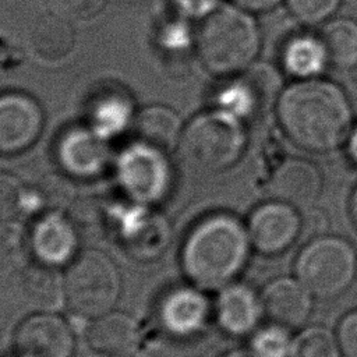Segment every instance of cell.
Returning <instances> with one entry per match:
<instances>
[{
    "instance_id": "obj_1",
    "label": "cell",
    "mask_w": 357,
    "mask_h": 357,
    "mask_svg": "<svg viewBox=\"0 0 357 357\" xmlns=\"http://www.w3.org/2000/svg\"><path fill=\"white\" fill-rule=\"evenodd\" d=\"M276 116L293 144L318 153L339 148L353 128L346 93L319 78L297 79L284 88L276 102Z\"/></svg>"
},
{
    "instance_id": "obj_2",
    "label": "cell",
    "mask_w": 357,
    "mask_h": 357,
    "mask_svg": "<svg viewBox=\"0 0 357 357\" xmlns=\"http://www.w3.org/2000/svg\"><path fill=\"white\" fill-rule=\"evenodd\" d=\"M250 244L248 230L237 218L227 213L206 216L184 241V273L199 289H223L244 268Z\"/></svg>"
},
{
    "instance_id": "obj_3",
    "label": "cell",
    "mask_w": 357,
    "mask_h": 357,
    "mask_svg": "<svg viewBox=\"0 0 357 357\" xmlns=\"http://www.w3.org/2000/svg\"><path fill=\"white\" fill-rule=\"evenodd\" d=\"M195 45L205 68L225 77L251 67L259 52L261 36L248 11L225 4L205 15Z\"/></svg>"
},
{
    "instance_id": "obj_4",
    "label": "cell",
    "mask_w": 357,
    "mask_h": 357,
    "mask_svg": "<svg viewBox=\"0 0 357 357\" xmlns=\"http://www.w3.org/2000/svg\"><path fill=\"white\" fill-rule=\"evenodd\" d=\"M245 145L243 120L216 107L195 116L183 128L177 152L187 169L213 174L231 167Z\"/></svg>"
},
{
    "instance_id": "obj_5",
    "label": "cell",
    "mask_w": 357,
    "mask_h": 357,
    "mask_svg": "<svg viewBox=\"0 0 357 357\" xmlns=\"http://www.w3.org/2000/svg\"><path fill=\"white\" fill-rule=\"evenodd\" d=\"M66 305L78 317L95 319L117 303L121 282L114 262L99 250L77 255L64 276Z\"/></svg>"
},
{
    "instance_id": "obj_6",
    "label": "cell",
    "mask_w": 357,
    "mask_h": 357,
    "mask_svg": "<svg viewBox=\"0 0 357 357\" xmlns=\"http://www.w3.org/2000/svg\"><path fill=\"white\" fill-rule=\"evenodd\" d=\"M357 259L353 247L337 237H318L297 257L296 275L307 290L319 298L342 294L354 280Z\"/></svg>"
},
{
    "instance_id": "obj_7",
    "label": "cell",
    "mask_w": 357,
    "mask_h": 357,
    "mask_svg": "<svg viewBox=\"0 0 357 357\" xmlns=\"http://www.w3.org/2000/svg\"><path fill=\"white\" fill-rule=\"evenodd\" d=\"M114 172L123 191L145 205L162 201L172 185L169 153L135 139L116 158Z\"/></svg>"
},
{
    "instance_id": "obj_8",
    "label": "cell",
    "mask_w": 357,
    "mask_h": 357,
    "mask_svg": "<svg viewBox=\"0 0 357 357\" xmlns=\"http://www.w3.org/2000/svg\"><path fill=\"white\" fill-rule=\"evenodd\" d=\"M54 156L64 174L79 180L99 177L112 160L107 139L88 126L66 128L56 141Z\"/></svg>"
},
{
    "instance_id": "obj_9",
    "label": "cell",
    "mask_w": 357,
    "mask_h": 357,
    "mask_svg": "<svg viewBox=\"0 0 357 357\" xmlns=\"http://www.w3.org/2000/svg\"><path fill=\"white\" fill-rule=\"evenodd\" d=\"M45 123L40 105L25 92L0 93V155H15L39 138Z\"/></svg>"
},
{
    "instance_id": "obj_10",
    "label": "cell",
    "mask_w": 357,
    "mask_h": 357,
    "mask_svg": "<svg viewBox=\"0 0 357 357\" xmlns=\"http://www.w3.org/2000/svg\"><path fill=\"white\" fill-rule=\"evenodd\" d=\"M13 347L17 357H71L74 336L54 312H35L15 329Z\"/></svg>"
},
{
    "instance_id": "obj_11",
    "label": "cell",
    "mask_w": 357,
    "mask_h": 357,
    "mask_svg": "<svg viewBox=\"0 0 357 357\" xmlns=\"http://www.w3.org/2000/svg\"><path fill=\"white\" fill-rule=\"evenodd\" d=\"M301 226L300 213L294 206L272 199L251 213L247 230L257 251L264 255H276L297 240Z\"/></svg>"
},
{
    "instance_id": "obj_12",
    "label": "cell",
    "mask_w": 357,
    "mask_h": 357,
    "mask_svg": "<svg viewBox=\"0 0 357 357\" xmlns=\"http://www.w3.org/2000/svg\"><path fill=\"white\" fill-rule=\"evenodd\" d=\"M279 79L272 67L251 66L248 71L222 88L216 96L218 109L226 110L238 119H247L266 109L279 99Z\"/></svg>"
},
{
    "instance_id": "obj_13",
    "label": "cell",
    "mask_w": 357,
    "mask_h": 357,
    "mask_svg": "<svg viewBox=\"0 0 357 357\" xmlns=\"http://www.w3.org/2000/svg\"><path fill=\"white\" fill-rule=\"evenodd\" d=\"M268 191L272 199L296 209L311 208L322 191V176L315 165L291 158L282 162L269 177Z\"/></svg>"
},
{
    "instance_id": "obj_14",
    "label": "cell",
    "mask_w": 357,
    "mask_h": 357,
    "mask_svg": "<svg viewBox=\"0 0 357 357\" xmlns=\"http://www.w3.org/2000/svg\"><path fill=\"white\" fill-rule=\"evenodd\" d=\"M312 297L298 279L279 278L266 284L259 298L262 312L271 324L293 329L308 319L312 310Z\"/></svg>"
},
{
    "instance_id": "obj_15",
    "label": "cell",
    "mask_w": 357,
    "mask_h": 357,
    "mask_svg": "<svg viewBox=\"0 0 357 357\" xmlns=\"http://www.w3.org/2000/svg\"><path fill=\"white\" fill-rule=\"evenodd\" d=\"M78 231L67 216L59 211H49L33 226L29 236V247L36 261L59 266L73 261Z\"/></svg>"
},
{
    "instance_id": "obj_16",
    "label": "cell",
    "mask_w": 357,
    "mask_h": 357,
    "mask_svg": "<svg viewBox=\"0 0 357 357\" xmlns=\"http://www.w3.org/2000/svg\"><path fill=\"white\" fill-rule=\"evenodd\" d=\"M86 342L103 357H131L139 344V329L130 315L110 311L92 321Z\"/></svg>"
},
{
    "instance_id": "obj_17",
    "label": "cell",
    "mask_w": 357,
    "mask_h": 357,
    "mask_svg": "<svg viewBox=\"0 0 357 357\" xmlns=\"http://www.w3.org/2000/svg\"><path fill=\"white\" fill-rule=\"evenodd\" d=\"M215 314L226 333L243 336L254 331L258 324L262 314L261 298L248 286L230 283L218 296Z\"/></svg>"
},
{
    "instance_id": "obj_18",
    "label": "cell",
    "mask_w": 357,
    "mask_h": 357,
    "mask_svg": "<svg viewBox=\"0 0 357 357\" xmlns=\"http://www.w3.org/2000/svg\"><path fill=\"white\" fill-rule=\"evenodd\" d=\"M20 290L22 300L36 312H54L66 304L64 278L53 265L26 264L21 271Z\"/></svg>"
},
{
    "instance_id": "obj_19",
    "label": "cell",
    "mask_w": 357,
    "mask_h": 357,
    "mask_svg": "<svg viewBox=\"0 0 357 357\" xmlns=\"http://www.w3.org/2000/svg\"><path fill=\"white\" fill-rule=\"evenodd\" d=\"M209 315L206 298L195 289L180 287L169 291L160 303L159 318L165 329L177 336L198 332Z\"/></svg>"
},
{
    "instance_id": "obj_20",
    "label": "cell",
    "mask_w": 357,
    "mask_h": 357,
    "mask_svg": "<svg viewBox=\"0 0 357 357\" xmlns=\"http://www.w3.org/2000/svg\"><path fill=\"white\" fill-rule=\"evenodd\" d=\"M86 126L107 139L124 131L134 121L132 100L121 88L107 86L92 96L86 107Z\"/></svg>"
},
{
    "instance_id": "obj_21",
    "label": "cell",
    "mask_w": 357,
    "mask_h": 357,
    "mask_svg": "<svg viewBox=\"0 0 357 357\" xmlns=\"http://www.w3.org/2000/svg\"><path fill=\"white\" fill-rule=\"evenodd\" d=\"M135 141L166 153L177 151L183 132L180 116L170 107L152 105L138 112L132 121Z\"/></svg>"
},
{
    "instance_id": "obj_22",
    "label": "cell",
    "mask_w": 357,
    "mask_h": 357,
    "mask_svg": "<svg viewBox=\"0 0 357 357\" xmlns=\"http://www.w3.org/2000/svg\"><path fill=\"white\" fill-rule=\"evenodd\" d=\"M29 43L36 56L46 61L66 59L75 46V32L70 21L52 13L40 15L29 32Z\"/></svg>"
},
{
    "instance_id": "obj_23",
    "label": "cell",
    "mask_w": 357,
    "mask_h": 357,
    "mask_svg": "<svg viewBox=\"0 0 357 357\" xmlns=\"http://www.w3.org/2000/svg\"><path fill=\"white\" fill-rule=\"evenodd\" d=\"M283 70L297 79L317 78L328 64L319 36L297 35L290 38L280 53Z\"/></svg>"
},
{
    "instance_id": "obj_24",
    "label": "cell",
    "mask_w": 357,
    "mask_h": 357,
    "mask_svg": "<svg viewBox=\"0 0 357 357\" xmlns=\"http://www.w3.org/2000/svg\"><path fill=\"white\" fill-rule=\"evenodd\" d=\"M328 64L349 70L357 66V22L349 18L326 21L318 33Z\"/></svg>"
},
{
    "instance_id": "obj_25",
    "label": "cell",
    "mask_w": 357,
    "mask_h": 357,
    "mask_svg": "<svg viewBox=\"0 0 357 357\" xmlns=\"http://www.w3.org/2000/svg\"><path fill=\"white\" fill-rule=\"evenodd\" d=\"M169 229L163 219L152 215L139 218V227H128L126 233V245L132 255L138 258L156 257L166 245Z\"/></svg>"
},
{
    "instance_id": "obj_26",
    "label": "cell",
    "mask_w": 357,
    "mask_h": 357,
    "mask_svg": "<svg viewBox=\"0 0 357 357\" xmlns=\"http://www.w3.org/2000/svg\"><path fill=\"white\" fill-rule=\"evenodd\" d=\"M29 236L13 220H0V275L21 272L26 265Z\"/></svg>"
},
{
    "instance_id": "obj_27",
    "label": "cell",
    "mask_w": 357,
    "mask_h": 357,
    "mask_svg": "<svg viewBox=\"0 0 357 357\" xmlns=\"http://www.w3.org/2000/svg\"><path fill=\"white\" fill-rule=\"evenodd\" d=\"M339 351L337 337L329 329L311 326L293 339L290 357H337Z\"/></svg>"
},
{
    "instance_id": "obj_28",
    "label": "cell",
    "mask_w": 357,
    "mask_h": 357,
    "mask_svg": "<svg viewBox=\"0 0 357 357\" xmlns=\"http://www.w3.org/2000/svg\"><path fill=\"white\" fill-rule=\"evenodd\" d=\"M33 192L10 172H0V220H13L28 208Z\"/></svg>"
},
{
    "instance_id": "obj_29",
    "label": "cell",
    "mask_w": 357,
    "mask_h": 357,
    "mask_svg": "<svg viewBox=\"0 0 357 357\" xmlns=\"http://www.w3.org/2000/svg\"><path fill=\"white\" fill-rule=\"evenodd\" d=\"M290 329L271 324L258 329L250 344V353L254 357H290L293 339Z\"/></svg>"
},
{
    "instance_id": "obj_30",
    "label": "cell",
    "mask_w": 357,
    "mask_h": 357,
    "mask_svg": "<svg viewBox=\"0 0 357 357\" xmlns=\"http://www.w3.org/2000/svg\"><path fill=\"white\" fill-rule=\"evenodd\" d=\"M71 177L50 173L42 178L36 185L35 192L39 204L49 211H59L64 206H70L75 201V190L70 180Z\"/></svg>"
},
{
    "instance_id": "obj_31",
    "label": "cell",
    "mask_w": 357,
    "mask_h": 357,
    "mask_svg": "<svg viewBox=\"0 0 357 357\" xmlns=\"http://www.w3.org/2000/svg\"><path fill=\"white\" fill-rule=\"evenodd\" d=\"M342 0H286L290 14L303 24L326 22L337 10Z\"/></svg>"
},
{
    "instance_id": "obj_32",
    "label": "cell",
    "mask_w": 357,
    "mask_h": 357,
    "mask_svg": "<svg viewBox=\"0 0 357 357\" xmlns=\"http://www.w3.org/2000/svg\"><path fill=\"white\" fill-rule=\"evenodd\" d=\"M107 0H46L49 11L70 22L85 21L96 17Z\"/></svg>"
},
{
    "instance_id": "obj_33",
    "label": "cell",
    "mask_w": 357,
    "mask_h": 357,
    "mask_svg": "<svg viewBox=\"0 0 357 357\" xmlns=\"http://www.w3.org/2000/svg\"><path fill=\"white\" fill-rule=\"evenodd\" d=\"M336 337L344 357H357V310L340 321Z\"/></svg>"
},
{
    "instance_id": "obj_34",
    "label": "cell",
    "mask_w": 357,
    "mask_h": 357,
    "mask_svg": "<svg viewBox=\"0 0 357 357\" xmlns=\"http://www.w3.org/2000/svg\"><path fill=\"white\" fill-rule=\"evenodd\" d=\"M178 8L191 17L208 15L215 7L216 0H176Z\"/></svg>"
},
{
    "instance_id": "obj_35",
    "label": "cell",
    "mask_w": 357,
    "mask_h": 357,
    "mask_svg": "<svg viewBox=\"0 0 357 357\" xmlns=\"http://www.w3.org/2000/svg\"><path fill=\"white\" fill-rule=\"evenodd\" d=\"M282 0H233V3L248 13H261L272 10Z\"/></svg>"
},
{
    "instance_id": "obj_36",
    "label": "cell",
    "mask_w": 357,
    "mask_h": 357,
    "mask_svg": "<svg viewBox=\"0 0 357 357\" xmlns=\"http://www.w3.org/2000/svg\"><path fill=\"white\" fill-rule=\"evenodd\" d=\"M347 152L350 159L357 165V126L354 128H351L350 135L347 138Z\"/></svg>"
},
{
    "instance_id": "obj_37",
    "label": "cell",
    "mask_w": 357,
    "mask_h": 357,
    "mask_svg": "<svg viewBox=\"0 0 357 357\" xmlns=\"http://www.w3.org/2000/svg\"><path fill=\"white\" fill-rule=\"evenodd\" d=\"M350 213H351V218H353V220L357 226V185L353 190V194H351V198H350Z\"/></svg>"
},
{
    "instance_id": "obj_38",
    "label": "cell",
    "mask_w": 357,
    "mask_h": 357,
    "mask_svg": "<svg viewBox=\"0 0 357 357\" xmlns=\"http://www.w3.org/2000/svg\"><path fill=\"white\" fill-rule=\"evenodd\" d=\"M229 357H254V356L248 351V353H233Z\"/></svg>"
},
{
    "instance_id": "obj_39",
    "label": "cell",
    "mask_w": 357,
    "mask_h": 357,
    "mask_svg": "<svg viewBox=\"0 0 357 357\" xmlns=\"http://www.w3.org/2000/svg\"><path fill=\"white\" fill-rule=\"evenodd\" d=\"M356 278H357V272H356Z\"/></svg>"
}]
</instances>
